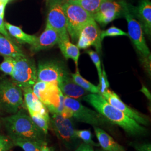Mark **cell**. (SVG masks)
<instances>
[{"label":"cell","mask_w":151,"mask_h":151,"mask_svg":"<svg viewBox=\"0 0 151 151\" xmlns=\"http://www.w3.org/2000/svg\"><path fill=\"white\" fill-rule=\"evenodd\" d=\"M83 100L90 104L97 112L110 123L122 128L128 133L132 135H143L146 133V128L138 123L111 104L100 93L87 94Z\"/></svg>","instance_id":"1"},{"label":"cell","mask_w":151,"mask_h":151,"mask_svg":"<svg viewBox=\"0 0 151 151\" xmlns=\"http://www.w3.org/2000/svg\"><path fill=\"white\" fill-rule=\"evenodd\" d=\"M9 137H20L44 140V133L33 122L30 116L22 111L2 118Z\"/></svg>","instance_id":"2"},{"label":"cell","mask_w":151,"mask_h":151,"mask_svg":"<svg viewBox=\"0 0 151 151\" xmlns=\"http://www.w3.org/2000/svg\"><path fill=\"white\" fill-rule=\"evenodd\" d=\"M63 8L66 17L67 32L72 40L77 42L82 28L93 18L80 6L70 0L64 1Z\"/></svg>","instance_id":"3"},{"label":"cell","mask_w":151,"mask_h":151,"mask_svg":"<svg viewBox=\"0 0 151 151\" xmlns=\"http://www.w3.org/2000/svg\"><path fill=\"white\" fill-rule=\"evenodd\" d=\"M129 5H127L123 16L128 23V35L137 50L144 59L145 65L149 67L151 62V52L148 48L144 36V32L138 21L130 10Z\"/></svg>","instance_id":"4"},{"label":"cell","mask_w":151,"mask_h":151,"mask_svg":"<svg viewBox=\"0 0 151 151\" xmlns=\"http://www.w3.org/2000/svg\"><path fill=\"white\" fill-rule=\"evenodd\" d=\"M15 60L11 75L13 82L22 89L33 86L37 82V69L34 61L26 55Z\"/></svg>","instance_id":"5"},{"label":"cell","mask_w":151,"mask_h":151,"mask_svg":"<svg viewBox=\"0 0 151 151\" xmlns=\"http://www.w3.org/2000/svg\"><path fill=\"white\" fill-rule=\"evenodd\" d=\"M64 103L65 106L71 111L72 117L77 121L97 127L111 123L102 115L85 106L76 99L65 96Z\"/></svg>","instance_id":"6"},{"label":"cell","mask_w":151,"mask_h":151,"mask_svg":"<svg viewBox=\"0 0 151 151\" xmlns=\"http://www.w3.org/2000/svg\"><path fill=\"white\" fill-rule=\"evenodd\" d=\"M23 103L22 89L13 81H0V106L7 113L15 114Z\"/></svg>","instance_id":"7"},{"label":"cell","mask_w":151,"mask_h":151,"mask_svg":"<svg viewBox=\"0 0 151 151\" xmlns=\"http://www.w3.org/2000/svg\"><path fill=\"white\" fill-rule=\"evenodd\" d=\"M50 123L55 134L68 149L73 148L78 138L76 136L75 129L70 118H65L59 114H53Z\"/></svg>","instance_id":"8"},{"label":"cell","mask_w":151,"mask_h":151,"mask_svg":"<svg viewBox=\"0 0 151 151\" xmlns=\"http://www.w3.org/2000/svg\"><path fill=\"white\" fill-rule=\"evenodd\" d=\"M63 0L50 1L46 25L53 28L58 32L60 39H68L70 37L67 30L66 17L63 8Z\"/></svg>","instance_id":"9"},{"label":"cell","mask_w":151,"mask_h":151,"mask_svg":"<svg viewBox=\"0 0 151 151\" xmlns=\"http://www.w3.org/2000/svg\"><path fill=\"white\" fill-rule=\"evenodd\" d=\"M127 4L124 1L104 0L93 18L101 25H106L114 20L123 16Z\"/></svg>","instance_id":"10"},{"label":"cell","mask_w":151,"mask_h":151,"mask_svg":"<svg viewBox=\"0 0 151 151\" xmlns=\"http://www.w3.org/2000/svg\"><path fill=\"white\" fill-rule=\"evenodd\" d=\"M100 33L101 31L96 22L92 19L86 24L80 32L77 46L79 49H83L94 46L98 52H100L101 48Z\"/></svg>","instance_id":"11"},{"label":"cell","mask_w":151,"mask_h":151,"mask_svg":"<svg viewBox=\"0 0 151 151\" xmlns=\"http://www.w3.org/2000/svg\"><path fill=\"white\" fill-rule=\"evenodd\" d=\"M69 73L59 62L50 61L39 63L37 70V81L58 83L63 77Z\"/></svg>","instance_id":"12"},{"label":"cell","mask_w":151,"mask_h":151,"mask_svg":"<svg viewBox=\"0 0 151 151\" xmlns=\"http://www.w3.org/2000/svg\"><path fill=\"white\" fill-rule=\"evenodd\" d=\"M101 95L110 104L138 123L143 125H148L149 124V119L147 117L127 105L114 92L108 89Z\"/></svg>","instance_id":"13"},{"label":"cell","mask_w":151,"mask_h":151,"mask_svg":"<svg viewBox=\"0 0 151 151\" xmlns=\"http://www.w3.org/2000/svg\"><path fill=\"white\" fill-rule=\"evenodd\" d=\"M130 10L139 20L143 32L148 37L151 35V2L150 0H140L136 7L130 6Z\"/></svg>","instance_id":"14"},{"label":"cell","mask_w":151,"mask_h":151,"mask_svg":"<svg viewBox=\"0 0 151 151\" xmlns=\"http://www.w3.org/2000/svg\"><path fill=\"white\" fill-rule=\"evenodd\" d=\"M60 39L58 33L53 28L46 25L43 32L37 38L36 42L30 45L31 52L35 53L41 50L51 48L58 44Z\"/></svg>","instance_id":"15"},{"label":"cell","mask_w":151,"mask_h":151,"mask_svg":"<svg viewBox=\"0 0 151 151\" xmlns=\"http://www.w3.org/2000/svg\"><path fill=\"white\" fill-rule=\"evenodd\" d=\"M58 86L65 96L75 99L85 96L88 93V91L76 83L69 73L63 77L58 83Z\"/></svg>","instance_id":"16"},{"label":"cell","mask_w":151,"mask_h":151,"mask_svg":"<svg viewBox=\"0 0 151 151\" xmlns=\"http://www.w3.org/2000/svg\"><path fill=\"white\" fill-rule=\"evenodd\" d=\"M22 90L24 91V100L27 110L38 113L47 119H50L47 108L35 95L32 88L27 87Z\"/></svg>","instance_id":"17"},{"label":"cell","mask_w":151,"mask_h":151,"mask_svg":"<svg viewBox=\"0 0 151 151\" xmlns=\"http://www.w3.org/2000/svg\"><path fill=\"white\" fill-rule=\"evenodd\" d=\"M95 134L96 135L99 144L106 151H125L124 147L114 140L113 138L106 132L99 127H94Z\"/></svg>","instance_id":"18"},{"label":"cell","mask_w":151,"mask_h":151,"mask_svg":"<svg viewBox=\"0 0 151 151\" xmlns=\"http://www.w3.org/2000/svg\"><path fill=\"white\" fill-rule=\"evenodd\" d=\"M0 54L17 58L25 55L17 43L0 34Z\"/></svg>","instance_id":"19"},{"label":"cell","mask_w":151,"mask_h":151,"mask_svg":"<svg viewBox=\"0 0 151 151\" xmlns=\"http://www.w3.org/2000/svg\"><path fill=\"white\" fill-rule=\"evenodd\" d=\"M6 29L12 38L17 40L19 43L28 44L30 45L34 43L37 37L34 35H30L24 32L21 28L12 25L9 22H5Z\"/></svg>","instance_id":"20"},{"label":"cell","mask_w":151,"mask_h":151,"mask_svg":"<svg viewBox=\"0 0 151 151\" xmlns=\"http://www.w3.org/2000/svg\"><path fill=\"white\" fill-rule=\"evenodd\" d=\"M59 48L65 58V59H72L75 63L76 67H78L80 57V49L77 45L72 43L68 39H60L58 43Z\"/></svg>","instance_id":"21"},{"label":"cell","mask_w":151,"mask_h":151,"mask_svg":"<svg viewBox=\"0 0 151 151\" xmlns=\"http://www.w3.org/2000/svg\"><path fill=\"white\" fill-rule=\"evenodd\" d=\"M10 139L14 145L21 147L24 151H40L42 147L45 143L44 140L20 137H11Z\"/></svg>","instance_id":"22"},{"label":"cell","mask_w":151,"mask_h":151,"mask_svg":"<svg viewBox=\"0 0 151 151\" xmlns=\"http://www.w3.org/2000/svg\"><path fill=\"white\" fill-rule=\"evenodd\" d=\"M70 76L76 84L87 91L90 92L91 93H100L98 86L94 85L81 76L77 67L76 68L75 73L70 74Z\"/></svg>","instance_id":"23"},{"label":"cell","mask_w":151,"mask_h":151,"mask_svg":"<svg viewBox=\"0 0 151 151\" xmlns=\"http://www.w3.org/2000/svg\"><path fill=\"white\" fill-rule=\"evenodd\" d=\"M82 7L92 17L97 12L104 0H70Z\"/></svg>","instance_id":"24"},{"label":"cell","mask_w":151,"mask_h":151,"mask_svg":"<svg viewBox=\"0 0 151 151\" xmlns=\"http://www.w3.org/2000/svg\"><path fill=\"white\" fill-rule=\"evenodd\" d=\"M28 111L33 122L45 134H47L48 131L50 119H47L41 114L32 111V110Z\"/></svg>","instance_id":"25"},{"label":"cell","mask_w":151,"mask_h":151,"mask_svg":"<svg viewBox=\"0 0 151 151\" xmlns=\"http://www.w3.org/2000/svg\"><path fill=\"white\" fill-rule=\"evenodd\" d=\"M75 135L77 138L81 139L86 144L91 146L99 147V144L92 140L91 132L89 130H75Z\"/></svg>","instance_id":"26"},{"label":"cell","mask_w":151,"mask_h":151,"mask_svg":"<svg viewBox=\"0 0 151 151\" xmlns=\"http://www.w3.org/2000/svg\"><path fill=\"white\" fill-rule=\"evenodd\" d=\"M15 58L11 57H4V60L0 63V70L6 75L11 76L15 65Z\"/></svg>","instance_id":"27"},{"label":"cell","mask_w":151,"mask_h":151,"mask_svg":"<svg viewBox=\"0 0 151 151\" xmlns=\"http://www.w3.org/2000/svg\"><path fill=\"white\" fill-rule=\"evenodd\" d=\"M115 36H128L127 32L115 27H109L106 30L101 32L100 40L102 42L104 38L106 37H115Z\"/></svg>","instance_id":"28"},{"label":"cell","mask_w":151,"mask_h":151,"mask_svg":"<svg viewBox=\"0 0 151 151\" xmlns=\"http://www.w3.org/2000/svg\"><path fill=\"white\" fill-rule=\"evenodd\" d=\"M86 53L87 54H88L90 58L91 59L92 61L93 62L94 65H95L96 69H97L99 78L100 79L102 75V68H101V61L100 60L99 55L96 52H95L92 50H87Z\"/></svg>","instance_id":"29"},{"label":"cell","mask_w":151,"mask_h":151,"mask_svg":"<svg viewBox=\"0 0 151 151\" xmlns=\"http://www.w3.org/2000/svg\"><path fill=\"white\" fill-rule=\"evenodd\" d=\"M109 87V83L106 75L105 70H102V75L101 78L99 79V85L98 88L99 89L100 94H102Z\"/></svg>","instance_id":"30"},{"label":"cell","mask_w":151,"mask_h":151,"mask_svg":"<svg viewBox=\"0 0 151 151\" xmlns=\"http://www.w3.org/2000/svg\"><path fill=\"white\" fill-rule=\"evenodd\" d=\"M13 146V143L10 139L0 135V151H9Z\"/></svg>","instance_id":"31"},{"label":"cell","mask_w":151,"mask_h":151,"mask_svg":"<svg viewBox=\"0 0 151 151\" xmlns=\"http://www.w3.org/2000/svg\"><path fill=\"white\" fill-rule=\"evenodd\" d=\"M0 34L5 36V37L8 38L11 41L14 42V43H17L16 40L14 38H12L10 34L7 32V30L6 29L5 25V22L4 20V18L0 17Z\"/></svg>","instance_id":"32"},{"label":"cell","mask_w":151,"mask_h":151,"mask_svg":"<svg viewBox=\"0 0 151 151\" xmlns=\"http://www.w3.org/2000/svg\"><path fill=\"white\" fill-rule=\"evenodd\" d=\"M130 145L133 146L137 151H151V143H131Z\"/></svg>","instance_id":"33"},{"label":"cell","mask_w":151,"mask_h":151,"mask_svg":"<svg viewBox=\"0 0 151 151\" xmlns=\"http://www.w3.org/2000/svg\"><path fill=\"white\" fill-rule=\"evenodd\" d=\"M75 151H94V150L92 148V146L83 143H81V145L77 148Z\"/></svg>","instance_id":"34"},{"label":"cell","mask_w":151,"mask_h":151,"mask_svg":"<svg viewBox=\"0 0 151 151\" xmlns=\"http://www.w3.org/2000/svg\"><path fill=\"white\" fill-rule=\"evenodd\" d=\"M7 4L2 3L0 4V17L4 18L5 11L6 6Z\"/></svg>","instance_id":"35"},{"label":"cell","mask_w":151,"mask_h":151,"mask_svg":"<svg viewBox=\"0 0 151 151\" xmlns=\"http://www.w3.org/2000/svg\"><path fill=\"white\" fill-rule=\"evenodd\" d=\"M141 91L143 92L146 95V96L148 97V99L150 98H150H151V94H150V93L149 92V91L147 89V88H146L145 87H143V88H142V89L141 90Z\"/></svg>","instance_id":"36"},{"label":"cell","mask_w":151,"mask_h":151,"mask_svg":"<svg viewBox=\"0 0 151 151\" xmlns=\"http://www.w3.org/2000/svg\"><path fill=\"white\" fill-rule=\"evenodd\" d=\"M11 0H0V2L4 4H7L10 1H11Z\"/></svg>","instance_id":"37"},{"label":"cell","mask_w":151,"mask_h":151,"mask_svg":"<svg viewBox=\"0 0 151 151\" xmlns=\"http://www.w3.org/2000/svg\"><path fill=\"white\" fill-rule=\"evenodd\" d=\"M98 151H104V150H99Z\"/></svg>","instance_id":"38"}]
</instances>
